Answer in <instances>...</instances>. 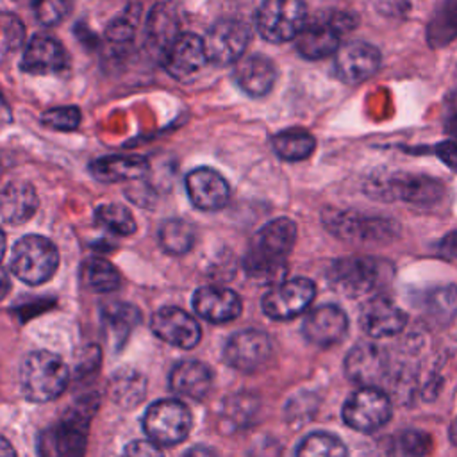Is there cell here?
<instances>
[{
	"label": "cell",
	"instance_id": "cell-1",
	"mask_svg": "<svg viewBox=\"0 0 457 457\" xmlns=\"http://www.w3.org/2000/svg\"><path fill=\"white\" fill-rule=\"evenodd\" d=\"M296 241V225L289 218L268 221L252 237L245 268L253 277H273L282 268Z\"/></svg>",
	"mask_w": 457,
	"mask_h": 457
},
{
	"label": "cell",
	"instance_id": "cell-2",
	"mask_svg": "<svg viewBox=\"0 0 457 457\" xmlns=\"http://www.w3.org/2000/svg\"><path fill=\"white\" fill-rule=\"evenodd\" d=\"M70 371L66 362L52 352L37 350L29 353L20 366L21 393L30 402L55 400L68 386Z\"/></svg>",
	"mask_w": 457,
	"mask_h": 457
},
{
	"label": "cell",
	"instance_id": "cell-3",
	"mask_svg": "<svg viewBox=\"0 0 457 457\" xmlns=\"http://www.w3.org/2000/svg\"><path fill=\"white\" fill-rule=\"evenodd\" d=\"M91 414L93 407L80 403L55 425L45 428L37 441L39 457H84Z\"/></svg>",
	"mask_w": 457,
	"mask_h": 457
},
{
	"label": "cell",
	"instance_id": "cell-4",
	"mask_svg": "<svg viewBox=\"0 0 457 457\" xmlns=\"http://www.w3.org/2000/svg\"><path fill=\"white\" fill-rule=\"evenodd\" d=\"M57 266L59 252L48 237L29 234L12 246L11 271L25 284L37 286L50 280Z\"/></svg>",
	"mask_w": 457,
	"mask_h": 457
},
{
	"label": "cell",
	"instance_id": "cell-5",
	"mask_svg": "<svg viewBox=\"0 0 457 457\" xmlns=\"http://www.w3.org/2000/svg\"><path fill=\"white\" fill-rule=\"evenodd\" d=\"M389 271V264L375 257H345L332 264L328 280L339 293L361 296L384 284Z\"/></svg>",
	"mask_w": 457,
	"mask_h": 457
},
{
	"label": "cell",
	"instance_id": "cell-6",
	"mask_svg": "<svg viewBox=\"0 0 457 457\" xmlns=\"http://www.w3.org/2000/svg\"><path fill=\"white\" fill-rule=\"evenodd\" d=\"M307 23L303 0H264L255 14L259 34L270 43L296 39Z\"/></svg>",
	"mask_w": 457,
	"mask_h": 457
},
{
	"label": "cell",
	"instance_id": "cell-7",
	"mask_svg": "<svg viewBox=\"0 0 457 457\" xmlns=\"http://www.w3.org/2000/svg\"><path fill=\"white\" fill-rule=\"evenodd\" d=\"M143 428L159 446H173L184 441L191 430V412L180 400H157L145 416Z\"/></svg>",
	"mask_w": 457,
	"mask_h": 457
},
{
	"label": "cell",
	"instance_id": "cell-8",
	"mask_svg": "<svg viewBox=\"0 0 457 457\" xmlns=\"http://www.w3.org/2000/svg\"><path fill=\"white\" fill-rule=\"evenodd\" d=\"M393 416L389 396L378 387L355 389L341 409L343 421L357 432H375L382 428Z\"/></svg>",
	"mask_w": 457,
	"mask_h": 457
},
{
	"label": "cell",
	"instance_id": "cell-9",
	"mask_svg": "<svg viewBox=\"0 0 457 457\" xmlns=\"http://www.w3.org/2000/svg\"><path fill=\"white\" fill-rule=\"evenodd\" d=\"M323 221L337 237L355 243H378L395 237L396 227L391 220L370 218L348 211H325Z\"/></svg>",
	"mask_w": 457,
	"mask_h": 457
},
{
	"label": "cell",
	"instance_id": "cell-10",
	"mask_svg": "<svg viewBox=\"0 0 457 457\" xmlns=\"http://www.w3.org/2000/svg\"><path fill=\"white\" fill-rule=\"evenodd\" d=\"M273 352L271 337L257 328H245L228 337L223 348V359L239 371H255L262 368Z\"/></svg>",
	"mask_w": 457,
	"mask_h": 457
},
{
	"label": "cell",
	"instance_id": "cell-11",
	"mask_svg": "<svg viewBox=\"0 0 457 457\" xmlns=\"http://www.w3.org/2000/svg\"><path fill=\"white\" fill-rule=\"evenodd\" d=\"M316 287L305 277H296L271 287L262 298V311L271 320H291L314 300Z\"/></svg>",
	"mask_w": 457,
	"mask_h": 457
},
{
	"label": "cell",
	"instance_id": "cell-12",
	"mask_svg": "<svg viewBox=\"0 0 457 457\" xmlns=\"http://www.w3.org/2000/svg\"><path fill=\"white\" fill-rule=\"evenodd\" d=\"M250 41V29L239 20L216 21L204 37L207 61L216 64H230L241 59Z\"/></svg>",
	"mask_w": 457,
	"mask_h": 457
},
{
	"label": "cell",
	"instance_id": "cell-13",
	"mask_svg": "<svg viewBox=\"0 0 457 457\" xmlns=\"http://www.w3.org/2000/svg\"><path fill=\"white\" fill-rule=\"evenodd\" d=\"M352 25L353 21L345 14L305 23L302 32L296 36V50L302 57L311 61L332 55L339 48L341 34Z\"/></svg>",
	"mask_w": 457,
	"mask_h": 457
},
{
	"label": "cell",
	"instance_id": "cell-14",
	"mask_svg": "<svg viewBox=\"0 0 457 457\" xmlns=\"http://www.w3.org/2000/svg\"><path fill=\"white\" fill-rule=\"evenodd\" d=\"M380 68V52L364 41H350L337 48L334 59L336 75L346 84L368 80Z\"/></svg>",
	"mask_w": 457,
	"mask_h": 457
},
{
	"label": "cell",
	"instance_id": "cell-15",
	"mask_svg": "<svg viewBox=\"0 0 457 457\" xmlns=\"http://www.w3.org/2000/svg\"><path fill=\"white\" fill-rule=\"evenodd\" d=\"M152 332L162 339L164 343H170L173 346H179L182 350H189L198 345L202 337V330L198 321L187 314L186 311L179 307H162L159 309L150 321Z\"/></svg>",
	"mask_w": 457,
	"mask_h": 457
},
{
	"label": "cell",
	"instance_id": "cell-16",
	"mask_svg": "<svg viewBox=\"0 0 457 457\" xmlns=\"http://www.w3.org/2000/svg\"><path fill=\"white\" fill-rule=\"evenodd\" d=\"M345 373L361 387H378L387 373L384 348L375 343L355 345L345 357Z\"/></svg>",
	"mask_w": 457,
	"mask_h": 457
},
{
	"label": "cell",
	"instance_id": "cell-17",
	"mask_svg": "<svg viewBox=\"0 0 457 457\" xmlns=\"http://www.w3.org/2000/svg\"><path fill=\"white\" fill-rule=\"evenodd\" d=\"M162 64L164 70L179 80L196 75L207 64L204 37L191 32L179 34L164 50Z\"/></svg>",
	"mask_w": 457,
	"mask_h": 457
},
{
	"label": "cell",
	"instance_id": "cell-18",
	"mask_svg": "<svg viewBox=\"0 0 457 457\" xmlns=\"http://www.w3.org/2000/svg\"><path fill=\"white\" fill-rule=\"evenodd\" d=\"M359 323L370 337H391L403 330L407 314L387 296H373L362 303Z\"/></svg>",
	"mask_w": 457,
	"mask_h": 457
},
{
	"label": "cell",
	"instance_id": "cell-19",
	"mask_svg": "<svg viewBox=\"0 0 457 457\" xmlns=\"http://www.w3.org/2000/svg\"><path fill=\"white\" fill-rule=\"evenodd\" d=\"M305 339L318 346L337 345L348 332V316L337 305L325 303L312 309L302 325Z\"/></svg>",
	"mask_w": 457,
	"mask_h": 457
},
{
	"label": "cell",
	"instance_id": "cell-20",
	"mask_svg": "<svg viewBox=\"0 0 457 457\" xmlns=\"http://www.w3.org/2000/svg\"><path fill=\"white\" fill-rule=\"evenodd\" d=\"M193 309L211 323H227L239 316L241 298L228 287L204 286L193 295Z\"/></svg>",
	"mask_w": 457,
	"mask_h": 457
},
{
	"label": "cell",
	"instance_id": "cell-21",
	"mask_svg": "<svg viewBox=\"0 0 457 457\" xmlns=\"http://www.w3.org/2000/svg\"><path fill=\"white\" fill-rule=\"evenodd\" d=\"M186 189L191 202L202 211L221 209L228 200V184L212 168H196L186 177Z\"/></svg>",
	"mask_w": 457,
	"mask_h": 457
},
{
	"label": "cell",
	"instance_id": "cell-22",
	"mask_svg": "<svg viewBox=\"0 0 457 457\" xmlns=\"http://www.w3.org/2000/svg\"><path fill=\"white\" fill-rule=\"evenodd\" d=\"M212 386L211 370L200 361H180L170 373V387L180 396L191 400H202L207 396Z\"/></svg>",
	"mask_w": 457,
	"mask_h": 457
},
{
	"label": "cell",
	"instance_id": "cell-23",
	"mask_svg": "<svg viewBox=\"0 0 457 457\" xmlns=\"http://www.w3.org/2000/svg\"><path fill=\"white\" fill-rule=\"evenodd\" d=\"M37 204L36 189L25 180H12L0 191V216L7 223H25L36 214Z\"/></svg>",
	"mask_w": 457,
	"mask_h": 457
},
{
	"label": "cell",
	"instance_id": "cell-24",
	"mask_svg": "<svg viewBox=\"0 0 457 457\" xmlns=\"http://www.w3.org/2000/svg\"><path fill=\"white\" fill-rule=\"evenodd\" d=\"M66 66L64 48L48 36H36L30 39L21 57V70L27 73L45 75L59 71Z\"/></svg>",
	"mask_w": 457,
	"mask_h": 457
},
{
	"label": "cell",
	"instance_id": "cell-25",
	"mask_svg": "<svg viewBox=\"0 0 457 457\" xmlns=\"http://www.w3.org/2000/svg\"><path fill=\"white\" fill-rule=\"evenodd\" d=\"M237 86L250 96H264L275 84L277 70L264 55H248L241 59L234 71Z\"/></svg>",
	"mask_w": 457,
	"mask_h": 457
},
{
	"label": "cell",
	"instance_id": "cell-26",
	"mask_svg": "<svg viewBox=\"0 0 457 457\" xmlns=\"http://www.w3.org/2000/svg\"><path fill=\"white\" fill-rule=\"evenodd\" d=\"M146 171L148 161L141 155H107L91 162V173L104 182L136 180Z\"/></svg>",
	"mask_w": 457,
	"mask_h": 457
},
{
	"label": "cell",
	"instance_id": "cell-27",
	"mask_svg": "<svg viewBox=\"0 0 457 457\" xmlns=\"http://www.w3.org/2000/svg\"><path fill=\"white\" fill-rule=\"evenodd\" d=\"M387 191L395 198H402L411 204H432L441 196V186L428 177H393L387 182Z\"/></svg>",
	"mask_w": 457,
	"mask_h": 457
},
{
	"label": "cell",
	"instance_id": "cell-28",
	"mask_svg": "<svg viewBox=\"0 0 457 457\" xmlns=\"http://www.w3.org/2000/svg\"><path fill=\"white\" fill-rule=\"evenodd\" d=\"M102 323L107 337L116 345H121L130 330L139 323V311L130 303H109L102 309Z\"/></svg>",
	"mask_w": 457,
	"mask_h": 457
},
{
	"label": "cell",
	"instance_id": "cell-29",
	"mask_svg": "<svg viewBox=\"0 0 457 457\" xmlns=\"http://www.w3.org/2000/svg\"><path fill=\"white\" fill-rule=\"evenodd\" d=\"M146 391V380L137 370H118L109 384L111 398L121 407L137 405Z\"/></svg>",
	"mask_w": 457,
	"mask_h": 457
},
{
	"label": "cell",
	"instance_id": "cell-30",
	"mask_svg": "<svg viewBox=\"0 0 457 457\" xmlns=\"http://www.w3.org/2000/svg\"><path fill=\"white\" fill-rule=\"evenodd\" d=\"M118 270L105 259L91 257L80 266V282L93 293H111L120 286Z\"/></svg>",
	"mask_w": 457,
	"mask_h": 457
},
{
	"label": "cell",
	"instance_id": "cell-31",
	"mask_svg": "<svg viewBox=\"0 0 457 457\" xmlns=\"http://www.w3.org/2000/svg\"><path fill=\"white\" fill-rule=\"evenodd\" d=\"M316 146V139L303 129H287L273 137V150L284 161L307 159Z\"/></svg>",
	"mask_w": 457,
	"mask_h": 457
},
{
	"label": "cell",
	"instance_id": "cell-32",
	"mask_svg": "<svg viewBox=\"0 0 457 457\" xmlns=\"http://www.w3.org/2000/svg\"><path fill=\"white\" fill-rule=\"evenodd\" d=\"M348 450L345 443L328 432H311L307 434L298 448L296 457H346Z\"/></svg>",
	"mask_w": 457,
	"mask_h": 457
},
{
	"label": "cell",
	"instance_id": "cell-33",
	"mask_svg": "<svg viewBox=\"0 0 457 457\" xmlns=\"http://www.w3.org/2000/svg\"><path fill=\"white\" fill-rule=\"evenodd\" d=\"M159 243L164 252L171 255H182L189 252L195 243L193 227L184 220H168L159 230Z\"/></svg>",
	"mask_w": 457,
	"mask_h": 457
},
{
	"label": "cell",
	"instance_id": "cell-34",
	"mask_svg": "<svg viewBox=\"0 0 457 457\" xmlns=\"http://www.w3.org/2000/svg\"><path fill=\"white\" fill-rule=\"evenodd\" d=\"M425 312L437 323H446L457 314V286L432 289L425 298Z\"/></svg>",
	"mask_w": 457,
	"mask_h": 457
},
{
	"label": "cell",
	"instance_id": "cell-35",
	"mask_svg": "<svg viewBox=\"0 0 457 457\" xmlns=\"http://www.w3.org/2000/svg\"><path fill=\"white\" fill-rule=\"evenodd\" d=\"M96 221L112 234L129 236L136 232V220L132 212L121 204H104L95 212Z\"/></svg>",
	"mask_w": 457,
	"mask_h": 457
},
{
	"label": "cell",
	"instance_id": "cell-36",
	"mask_svg": "<svg viewBox=\"0 0 457 457\" xmlns=\"http://www.w3.org/2000/svg\"><path fill=\"white\" fill-rule=\"evenodd\" d=\"M150 34L152 39L162 46L164 50L173 43V39L179 36L177 34V25L173 21V16L170 14L168 9L157 7L150 18ZM162 50V52H164Z\"/></svg>",
	"mask_w": 457,
	"mask_h": 457
},
{
	"label": "cell",
	"instance_id": "cell-37",
	"mask_svg": "<svg viewBox=\"0 0 457 457\" xmlns=\"http://www.w3.org/2000/svg\"><path fill=\"white\" fill-rule=\"evenodd\" d=\"M43 123L55 130H73L80 123V111L75 105L54 107L43 114Z\"/></svg>",
	"mask_w": 457,
	"mask_h": 457
},
{
	"label": "cell",
	"instance_id": "cell-38",
	"mask_svg": "<svg viewBox=\"0 0 457 457\" xmlns=\"http://www.w3.org/2000/svg\"><path fill=\"white\" fill-rule=\"evenodd\" d=\"M73 0H36V18L43 25H57L71 11Z\"/></svg>",
	"mask_w": 457,
	"mask_h": 457
},
{
	"label": "cell",
	"instance_id": "cell-39",
	"mask_svg": "<svg viewBox=\"0 0 457 457\" xmlns=\"http://www.w3.org/2000/svg\"><path fill=\"white\" fill-rule=\"evenodd\" d=\"M402 452L409 457H423L430 450V436L418 428H409L400 437Z\"/></svg>",
	"mask_w": 457,
	"mask_h": 457
},
{
	"label": "cell",
	"instance_id": "cell-40",
	"mask_svg": "<svg viewBox=\"0 0 457 457\" xmlns=\"http://www.w3.org/2000/svg\"><path fill=\"white\" fill-rule=\"evenodd\" d=\"M121 457H164L161 452V446L155 445L154 441H145V439H137L129 443L123 448Z\"/></svg>",
	"mask_w": 457,
	"mask_h": 457
},
{
	"label": "cell",
	"instance_id": "cell-41",
	"mask_svg": "<svg viewBox=\"0 0 457 457\" xmlns=\"http://www.w3.org/2000/svg\"><path fill=\"white\" fill-rule=\"evenodd\" d=\"M436 155L453 171H457V143L455 141H443L436 145Z\"/></svg>",
	"mask_w": 457,
	"mask_h": 457
},
{
	"label": "cell",
	"instance_id": "cell-42",
	"mask_svg": "<svg viewBox=\"0 0 457 457\" xmlns=\"http://www.w3.org/2000/svg\"><path fill=\"white\" fill-rule=\"evenodd\" d=\"M439 250L443 255L457 259V230H452L443 237V241L439 243Z\"/></svg>",
	"mask_w": 457,
	"mask_h": 457
},
{
	"label": "cell",
	"instance_id": "cell-43",
	"mask_svg": "<svg viewBox=\"0 0 457 457\" xmlns=\"http://www.w3.org/2000/svg\"><path fill=\"white\" fill-rule=\"evenodd\" d=\"M182 457H218V453L212 448H209V446L196 445V446L189 448Z\"/></svg>",
	"mask_w": 457,
	"mask_h": 457
},
{
	"label": "cell",
	"instance_id": "cell-44",
	"mask_svg": "<svg viewBox=\"0 0 457 457\" xmlns=\"http://www.w3.org/2000/svg\"><path fill=\"white\" fill-rule=\"evenodd\" d=\"M0 457H16L14 448L11 446V443L7 439H4L0 436Z\"/></svg>",
	"mask_w": 457,
	"mask_h": 457
},
{
	"label": "cell",
	"instance_id": "cell-45",
	"mask_svg": "<svg viewBox=\"0 0 457 457\" xmlns=\"http://www.w3.org/2000/svg\"><path fill=\"white\" fill-rule=\"evenodd\" d=\"M9 291V278H7V273L0 268V300L7 295Z\"/></svg>",
	"mask_w": 457,
	"mask_h": 457
},
{
	"label": "cell",
	"instance_id": "cell-46",
	"mask_svg": "<svg viewBox=\"0 0 457 457\" xmlns=\"http://www.w3.org/2000/svg\"><path fill=\"white\" fill-rule=\"evenodd\" d=\"M450 439H452L453 445H457V418L453 420V423L450 427Z\"/></svg>",
	"mask_w": 457,
	"mask_h": 457
},
{
	"label": "cell",
	"instance_id": "cell-47",
	"mask_svg": "<svg viewBox=\"0 0 457 457\" xmlns=\"http://www.w3.org/2000/svg\"><path fill=\"white\" fill-rule=\"evenodd\" d=\"M4 253H5V236H4V232L0 230V261H2Z\"/></svg>",
	"mask_w": 457,
	"mask_h": 457
}]
</instances>
